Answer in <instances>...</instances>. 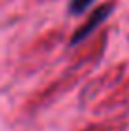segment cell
I'll return each mask as SVG.
<instances>
[{"instance_id": "6da1fadb", "label": "cell", "mask_w": 129, "mask_h": 131, "mask_svg": "<svg viewBox=\"0 0 129 131\" xmlns=\"http://www.w3.org/2000/svg\"><path fill=\"white\" fill-rule=\"evenodd\" d=\"M110 12H112V4H104V6H101V8H97L95 12L89 15V19L86 21L80 29L76 30V32L72 34V38H70V44H78V42H82L84 38H87L93 30L97 29L103 21L106 19V17L110 15Z\"/></svg>"}, {"instance_id": "7a4b0ae2", "label": "cell", "mask_w": 129, "mask_h": 131, "mask_svg": "<svg viewBox=\"0 0 129 131\" xmlns=\"http://www.w3.org/2000/svg\"><path fill=\"white\" fill-rule=\"evenodd\" d=\"M93 4V0H72L70 2V12L72 13H82L84 10H87Z\"/></svg>"}]
</instances>
